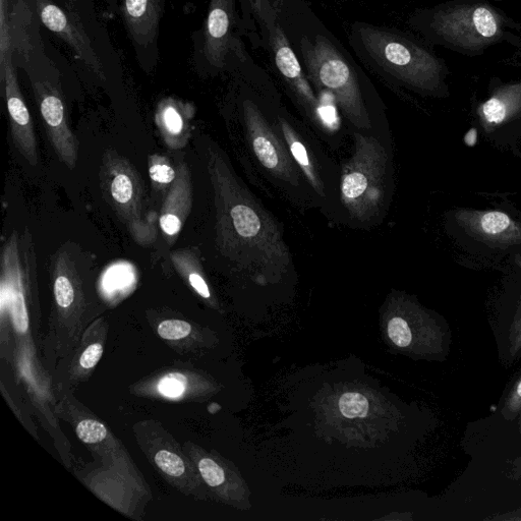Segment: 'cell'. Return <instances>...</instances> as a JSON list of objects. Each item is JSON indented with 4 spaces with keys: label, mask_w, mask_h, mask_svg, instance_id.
<instances>
[{
    "label": "cell",
    "mask_w": 521,
    "mask_h": 521,
    "mask_svg": "<svg viewBox=\"0 0 521 521\" xmlns=\"http://www.w3.org/2000/svg\"><path fill=\"white\" fill-rule=\"evenodd\" d=\"M171 261L178 272L187 280L194 291L203 299L211 298L210 288L206 281L203 266L195 250L184 249L173 252Z\"/></svg>",
    "instance_id": "ac0fdd59"
},
{
    "label": "cell",
    "mask_w": 521,
    "mask_h": 521,
    "mask_svg": "<svg viewBox=\"0 0 521 521\" xmlns=\"http://www.w3.org/2000/svg\"><path fill=\"white\" fill-rule=\"evenodd\" d=\"M282 2H283V0H274V5H275V7L277 8V6H278L280 3H282Z\"/></svg>",
    "instance_id": "f546056e"
},
{
    "label": "cell",
    "mask_w": 521,
    "mask_h": 521,
    "mask_svg": "<svg viewBox=\"0 0 521 521\" xmlns=\"http://www.w3.org/2000/svg\"><path fill=\"white\" fill-rule=\"evenodd\" d=\"M356 149L341 178V201L350 215L360 221L376 217L386 203L388 158L373 137L355 134Z\"/></svg>",
    "instance_id": "277c9868"
},
{
    "label": "cell",
    "mask_w": 521,
    "mask_h": 521,
    "mask_svg": "<svg viewBox=\"0 0 521 521\" xmlns=\"http://www.w3.org/2000/svg\"><path fill=\"white\" fill-rule=\"evenodd\" d=\"M339 409L347 419L364 418L369 410V401L361 393H345L339 400Z\"/></svg>",
    "instance_id": "ffe728a7"
},
{
    "label": "cell",
    "mask_w": 521,
    "mask_h": 521,
    "mask_svg": "<svg viewBox=\"0 0 521 521\" xmlns=\"http://www.w3.org/2000/svg\"><path fill=\"white\" fill-rule=\"evenodd\" d=\"M186 378L181 374H172L163 379L159 386V392L167 397H180L185 391Z\"/></svg>",
    "instance_id": "484cf974"
},
{
    "label": "cell",
    "mask_w": 521,
    "mask_h": 521,
    "mask_svg": "<svg viewBox=\"0 0 521 521\" xmlns=\"http://www.w3.org/2000/svg\"><path fill=\"white\" fill-rule=\"evenodd\" d=\"M155 463L163 473L171 477H180L186 471L183 459L176 453L167 450H160L156 453Z\"/></svg>",
    "instance_id": "44dd1931"
},
{
    "label": "cell",
    "mask_w": 521,
    "mask_h": 521,
    "mask_svg": "<svg viewBox=\"0 0 521 521\" xmlns=\"http://www.w3.org/2000/svg\"><path fill=\"white\" fill-rule=\"evenodd\" d=\"M347 40L364 68L388 86L423 92L438 89L441 66L414 38L388 26L354 22Z\"/></svg>",
    "instance_id": "7a4b0ae2"
},
{
    "label": "cell",
    "mask_w": 521,
    "mask_h": 521,
    "mask_svg": "<svg viewBox=\"0 0 521 521\" xmlns=\"http://www.w3.org/2000/svg\"><path fill=\"white\" fill-rule=\"evenodd\" d=\"M177 176L178 170L167 157L157 154L149 157V177L156 192L167 193Z\"/></svg>",
    "instance_id": "d6986e66"
},
{
    "label": "cell",
    "mask_w": 521,
    "mask_h": 521,
    "mask_svg": "<svg viewBox=\"0 0 521 521\" xmlns=\"http://www.w3.org/2000/svg\"><path fill=\"white\" fill-rule=\"evenodd\" d=\"M244 36L254 49H265L279 23L274 0H238Z\"/></svg>",
    "instance_id": "9a60e30c"
},
{
    "label": "cell",
    "mask_w": 521,
    "mask_h": 521,
    "mask_svg": "<svg viewBox=\"0 0 521 521\" xmlns=\"http://www.w3.org/2000/svg\"><path fill=\"white\" fill-rule=\"evenodd\" d=\"M276 127L281 132L289 152H291L299 168L304 172L307 180L312 187L322 195L324 192V184L319 175V170L291 121L288 120V115L282 107H279L276 113Z\"/></svg>",
    "instance_id": "2e32d148"
},
{
    "label": "cell",
    "mask_w": 521,
    "mask_h": 521,
    "mask_svg": "<svg viewBox=\"0 0 521 521\" xmlns=\"http://www.w3.org/2000/svg\"><path fill=\"white\" fill-rule=\"evenodd\" d=\"M164 0H125L124 21L131 40L146 65L157 49L159 25L162 19Z\"/></svg>",
    "instance_id": "30bf717a"
},
{
    "label": "cell",
    "mask_w": 521,
    "mask_h": 521,
    "mask_svg": "<svg viewBox=\"0 0 521 521\" xmlns=\"http://www.w3.org/2000/svg\"><path fill=\"white\" fill-rule=\"evenodd\" d=\"M103 355V346L100 343H94L88 347L80 359V365L84 369L94 368Z\"/></svg>",
    "instance_id": "4316f807"
},
{
    "label": "cell",
    "mask_w": 521,
    "mask_h": 521,
    "mask_svg": "<svg viewBox=\"0 0 521 521\" xmlns=\"http://www.w3.org/2000/svg\"><path fill=\"white\" fill-rule=\"evenodd\" d=\"M2 73L14 144L26 161L31 166H36L38 164V150L34 124L21 92L16 69L9 50L3 51Z\"/></svg>",
    "instance_id": "9c48e42d"
},
{
    "label": "cell",
    "mask_w": 521,
    "mask_h": 521,
    "mask_svg": "<svg viewBox=\"0 0 521 521\" xmlns=\"http://www.w3.org/2000/svg\"><path fill=\"white\" fill-rule=\"evenodd\" d=\"M264 50L269 55L273 72L289 97L306 114V117L318 123L321 119V101L280 20Z\"/></svg>",
    "instance_id": "8992f818"
},
{
    "label": "cell",
    "mask_w": 521,
    "mask_h": 521,
    "mask_svg": "<svg viewBox=\"0 0 521 521\" xmlns=\"http://www.w3.org/2000/svg\"><path fill=\"white\" fill-rule=\"evenodd\" d=\"M411 25L421 32L455 40L466 45L487 41L498 33V22L492 11L484 7L463 8L456 11L419 13Z\"/></svg>",
    "instance_id": "52a82bcc"
},
{
    "label": "cell",
    "mask_w": 521,
    "mask_h": 521,
    "mask_svg": "<svg viewBox=\"0 0 521 521\" xmlns=\"http://www.w3.org/2000/svg\"><path fill=\"white\" fill-rule=\"evenodd\" d=\"M455 219L477 239L501 247L521 243V224L500 211L460 210Z\"/></svg>",
    "instance_id": "4fadbf2b"
},
{
    "label": "cell",
    "mask_w": 521,
    "mask_h": 521,
    "mask_svg": "<svg viewBox=\"0 0 521 521\" xmlns=\"http://www.w3.org/2000/svg\"><path fill=\"white\" fill-rule=\"evenodd\" d=\"M103 197L132 238L142 246L157 238L142 177L135 166L115 150H106L100 169Z\"/></svg>",
    "instance_id": "3957f363"
},
{
    "label": "cell",
    "mask_w": 521,
    "mask_h": 521,
    "mask_svg": "<svg viewBox=\"0 0 521 521\" xmlns=\"http://www.w3.org/2000/svg\"><path fill=\"white\" fill-rule=\"evenodd\" d=\"M521 111V84L503 89L485 102L480 115L485 126H499ZM486 127V128H487Z\"/></svg>",
    "instance_id": "e0dca14e"
},
{
    "label": "cell",
    "mask_w": 521,
    "mask_h": 521,
    "mask_svg": "<svg viewBox=\"0 0 521 521\" xmlns=\"http://www.w3.org/2000/svg\"><path fill=\"white\" fill-rule=\"evenodd\" d=\"M34 3L43 24L67 42L94 74L104 79L102 64L82 26L49 0H34Z\"/></svg>",
    "instance_id": "8fae6325"
},
{
    "label": "cell",
    "mask_w": 521,
    "mask_h": 521,
    "mask_svg": "<svg viewBox=\"0 0 521 521\" xmlns=\"http://www.w3.org/2000/svg\"><path fill=\"white\" fill-rule=\"evenodd\" d=\"M193 206V185L189 165L182 162L178 167V176L165 195L160 214L161 233L172 246L176 243L188 220Z\"/></svg>",
    "instance_id": "7c38bea8"
},
{
    "label": "cell",
    "mask_w": 521,
    "mask_h": 521,
    "mask_svg": "<svg viewBox=\"0 0 521 521\" xmlns=\"http://www.w3.org/2000/svg\"><path fill=\"white\" fill-rule=\"evenodd\" d=\"M390 339L399 347H407L413 340V334L407 321L396 317L388 324Z\"/></svg>",
    "instance_id": "603a6c76"
},
{
    "label": "cell",
    "mask_w": 521,
    "mask_h": 521,
    "mask_svg": "<svg viewBox=\"0 0 521 521\" xmlns=\"http://www.w3.org/2000/svg\"><path fill=\"white\" fill-rule=\"evenodd\" d=\"M196 109L191 103L165 98L157 106L155 124L166 146L183 149L189 142Z\"/></svg>",
    "instance_id": "5bb4252c"
},
{
    "label": "cell",
    "mask_w": 521,
    "mask_h": 521,
    "mask_svg": "<svg viewBox=\"0 0 521 521\" xmlns=\"http://www.w3.org/2000/svg\"><path fill=\"white\" fill-rule=\"evenodd\" d=\"M77 435L82 442L95 444L106 438L107 429L98 421L85 420L78 425Z\"/></svg>",
    "instance_id": "7402d4cb"
},
{
    "label": "cell",
    "mask_w": 521,
    "mask_h": 521,
    "mask_svg": "<svg viewBox=\"0 0 521 521\" xmlns=\"http://www.w3.org/2000/svg\"><path fill=\"white\" fill-rule=\"evenodd\" d=\"M31 81L52 148L64 164L74 169L78 161L79 143L70 128L61 89L46 79L34 77Z\"/></svg>",
    "instance_id": "ba28073f"
},
{
    "label": "cell",
    "mask_w": 521,
    "mask_h": 521,
    "mask_svg": "<svg viewBox=\"0 0 521 521\" xmlns=\"http://www.w3.org/2000/svg\"><path fill=\"white\" fill-rule=\"evenodd\" d=\"M192 327L189 323L181 320H166L158 327V334L166 340H179L189 336Z\"/></svg>",
    "instance_id": "cb8c5ba5"
},
{
    "label": "cell",
    "mask_w": 521,
    "mask_h": 521,
    "mask_svg": "<svg viewBox=\"0 0 521 521\" xmlns=\"http://www.w3.org/2000/svg\"><path fill=\"white\" fill-rule=\"evenodd\" d=\"M207 169L221 253L245 268L286 269L287 249L270 216L242 187L217 148H207Z\"/></svg>",
    "instance_id": "6da1fadb"
},
{
    "label": "cell",
    "mask_w": 521,
    "mask_h": 521,
    "mask_svg": "<svg viewBox=\"0 0 521 521\" xmlns=\"http://www.w3.org/2000/svg\"><path fill=\"white\" fill-rule=\"evenodd\" d=\"M238 0H210L204 26L201 60L210 75L226 73L235 53L244 45Z\"/></svg>",
    "instance_id": "5b68a950"
},
{
    "label": "cell",
    "mask_w": 521,
    "mask_h": 521,
    "mask_svg": "<svg viewBox=\"0 0 521 521\" xmlns=\"http://www.w3.org/2000/svg\"><path fill=\"white\" fill-rule=\"evenodd\" d=\"M344 2H347V0H344Z\"/></svg>",
    "instance_id": "4dcf8cb0"
},
{
    "label": "cell",
    "mask_w": 521,
    "mask_h": 521,
    "mask_svg": "<svg viewBox=\"0 0 521 521\" xmlns=\"http://www.w3.org/2000/svg\"><path fill=\"white\" fill-rule=\"evenodd\" d=\"M521 409V379L516 384L508 398L507 410L510 414H516Z\"/></svg>",
    "instance_id": "83f0119b"
},
{
    "label": "cell",
    "mask_w": 521,
    "mask_h": 521,
    "mask_svg": "<svg viewBox=\"0 0 521 521\" xmlns=\"http://www.w3.org/2000/svg\"><path fill=\"white\" fill-rule=\"evenodd\" d=\"M199 471L204 479V481L210 487H218L220 486L224 480V472L217 465L215 461L210 458H203L199 463Z\"/></svg>",
    "instance_id": "d4e9b609"
},
{
    "label": "cell",
    "mask_w": 521,
    "mask_h": 521,
    "mask_svg": "<svg viewBox=\"0 0 521 521\" xmlns=\"http://www.w3.org/2000/svg\"><path fill=\"white\" fill-rule=\"evenodd\" d=\"M477 131L476 130H471L467 136H466V143L469 145V146H474L477 142Z\"/></svg>",
    "instance_id": "f1b7e54d"
}]
</instances>
